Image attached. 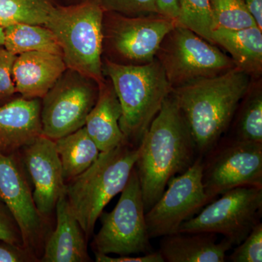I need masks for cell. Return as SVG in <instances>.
<instances>
[{
    "label": "cell",
    "mask_w": 262,
    "mask_h": 262,
    "mask_svg": "<svg viewBox=\"0 0 262 262\" xmlns=\"http://www.w3.org/2000/svg\"><path fill=\"white\" fill-rule=\"evenodd\" d=\"M135 168L146 213L172 179L188 170L198 155L192 136L170 94L141 139Z\"/></svg>",
    "instance_id": "1"
},
{
    "label": "cell",
    "mask_w": 262,
    "mask_h": 262,
    "mask_svg": "<svg viewBox=\"0 0 262 262\" xmlns=\"http://www.w3.org/2000/svg\"><path fill=\"white\" fill-rule=\"evenodd\" d=\"M251 77L235 67L172 89L170 94L187 122L198 156L209 152L229 130L251 88Z\"/></svg>",
    "instance_id": "2"
},
{
    "label": "cell",
    "mask_w": 262,
    "mask_h": 262,
    "mask_svg": "<svg viewBox=\"0 0 262 262\" xmlns=\"http://www.w3.org/2000/svg\"><path fill=\"white\" fill-rule=\"evenodd\" d=\"M102 72L116 93L122 108L120 127L125 140L139 146L172 89L155 58L143 65H124L102 58Z\"/></svg>",
    "instance_id": "3"
},
{
    "label": "cell",
    "mask_w": 262,
    "mask_h": 262,
    "mask_svg": "<svg viewBox=\"0 0 262 262\" xmlns=\"http://www.w3.org/2000/svg\"><path fill=\"white\" fill-rule=\"evenodd\" d=\"M138 157V146L123 143L100 153L89 168L66 184L71 210L88 241L105 207L126 186Z\"/></svg>",
    "instance_id": "4"
},
{
    "label": "cell",
    "mask_w": 262,
    "mask_h": 262,
    "mask_svg": "<svg viewBox=\"0 0 262 262\" xmlns=\"http://www.w3.org/2000/svg\"><path fill=\"white\" fill-rule=\"evenodd\" d=\"M103 11L93 0L56 5L44 26L61 45L68 69L97 82H105L102 72Z\"/></svg>",
    "instance_id": "5"
},
{
    "label": "cell",
    "mask_w": 262,
    "mask_h": 262,
    "mask_svg": "<svg viewBox=\"0 0 262 262\" xmlns=\"http://www.w3.org/2000/svg\"><path fill=\"white\" fill-rule=\"evenodd\" d=\"M155 58L172 89L222 75L236 67L232 58L215 44L179 25L164 37Z\"/></svg>",
    "instance_id": "6"
},
{
    "label": "cell",
    "mask_w": 262,
    "mask_h": 262,
    "mask_svg": "<svg viewBox=\"0 0 262 262\" xmlns=\"http://www.w3.org/2000/svg\"><path fill=\"white\" fill-rule=\"evenodd\" d=\"M140 182L136 168L113 211L100 215L101 227L91 243L94 253L120 256L154 251L146 227Z\"/></svg>",
    "instance_id": "7"
},
{
    "label": "cell",
    "mask_w": 262,
    "mask_h": 262,
    "mask_svg": "<svg viewBox=\"0 0 262 262\" xmlns=\"http://www.w3.org/2000/svg\"><path fill=\"white\" fill-rule=\"evenodd\" d=\"M178 22L163 15L128 17L104 12L103 54L124 65H143L154 61L164 37Z\"/></svg>",
    "instance_id": "8"
},
{
    "label": "cell",
    "mask_w": 262,
    "mask_h": 262,
    "mask_svg": "<svg viewBox=\"0 0 262 262\" xmlns=\"http://www.w3.org/2000/svg\"><path fill=\"white\" fill-rule=\"evenodd\" d=\"M221 195L184 222L179 232L222 234L232 246L242 243L261 220L262 187H235Z\"/></svg>",
    "instance_id": "9"
},
{
    "label": "cell",
    "mask_w": 262,
    "mask_h": 262,
    "mask_svg": "<svg viewBox=\"0 0 262 262\" xmlns=\"http://www.w3.org/2000/svg\"><path fill=\"white\" fill-rule=\"evenodd\" d=\"M98 91L96 81L67 68L41 99L42 135L56 141L84 127Z\"/></svg>",
    "instance_id": "10"
},
{
    "label": "cell",
    "mask_w": 262,
    "mask_h": 262,
    "mask_svg": "<svg viewBox=\"0 0 262 262\" xmlns=\"http://www.w3.org/2000/svg\"><path fill=\"white\" fill-rule=\"evenodd\" d=\"M203 184L211 202L233 188L262 187V143L222 137L203 157Z\"/></svg>",
    "instance_id": "11"
},
{
    "label": "cell",
    "mask_w": 262,
    "mask_h": 262,
    "mask_svg": "<svg viewBox=\"0 0 262 262\" xmlns=\"http://www.w3.org/2000/svg\"><path fill=\"white\" fill-rule=\"evenodd\" d=\"M211 203L203 184V157L174 177L154 206L145 214L150 238L177 233L184 222L193 218Z\"/></svg>",
    "instance_id": "12"
},
{
    "label": "cell",
    "mask_w": 262,
    "mask_h": 262,
    "mask_svg": "<svg viewBox=\"0 0 262 262\" xmlns=\"http://www.w3.org/2000/svg\"><path fill=\"white\" fill-rule=\"evenodd\" d=\"M0 201L8 208L25 248L40 259L48 234V220L38 211L30 181L18 153L0 154ZM40 261V260H39Z\"/></svg>",
    "instance_id": "13"
},
{
    "label": "cell",
    "mask_w": 262,
    "mask_h": 262,
    "mask_svg": "<svg viewBox=\"0 0 262 262\" xmlns=\"http://www.w3.org/2000/svg\"><path fill=\"white\" fill-rule=\"evenodd\" d=\"M33 186V198L39 213L49 220L57 202L66 192L61 160L55 141L43 135L18 151Z\"/></svg>",
    "instance_id": "14"
},
{
    "label": "cell",
    "mask_w": 262,
    "mask_h": 262,
    "mask_svg": "<svg viewBox=\"0 0 262 262\" xmlns=\"http://www.w3.org/2000/svg\"><path fill=\"white\" fill-rule=\"evenodd\" d=\"M41 99L16 96L0 106V154L18 152L42 135Z\"/></svg>",
    "instance_id": "15"
},
{
    "label": "cell",
    "mask_w": 262,
    "mask_h": 262,
    "mask_svg": "<svg viewBox=\"0 0 262 262\" xmlns=\"http://www.w3.org/2000/svg\"><path fill=\"white\" fill-rule=\"evenodd\" d=\"M67 69L61 55L46 52L19 54L12 69L16 94L28 99H42Z\"/></svg>",
    "instance_id": "16"
},
{
    "label": "cell",
    "mask_w": 262,
    "mask_h": 262,
    "mask_svg": "<svg viewBox=\"0 0 262 262\" xmlns=\"http://www.w3.org/2000/svg\"><path fill=\"white\" fill-rule=\"evenodd\" d=\"M56 226L48 234L40 261L43 262L91 261L82 227L72 213L66 192L56 206Z\"/></svg>",
    "instance_id": "17"
},
{
    "label": "cell",
    "mask_w": 262,
    "mask_h": 262,
    "mask_svg": "<svg viewBox=\"0 0 262 262\" xmlns=\"http://www.w3.org/2000/svg\"><path fill=\"white\" fill-rule=\"evenodd\" d=\"M211 232H177L162 237L159 252L166 262H225L233 246L224 239L217 242Z\"/></svg>",
    "instance_id": "18"
},
{
    "label": "cell",
    "mask_w": 262,
    "mask_h": 262,
    "mask_svg": "<svg viewBox=\"0 0 262 262\" xmlns=\"http://www.w3.org/2000/svg\"><path fill=\"white\" fill-rule=\"evenodd\" d=\"M122 108L113 84L105 80L99 85L97 101L86 119L88 134L101 152L127 142L120 127Z\"/></svg>",
    "instance_id": "19"
},
{
    "label": "cell",
    "mask_w": 262,
    "mask_h": 262,
    "mask_svg": "<svg viewBox=\"0 0 262 262\" xmlns=\"http://www.w3.org/2000/svg\"><path fill=\"white\" fill-rule=\"evenodd\" d=\"M213 44L220 45L231 55L236 67L250 77L262 72V29L257 26L237 30L215 29Z\"/></svg>",
    "instance_id": "20"
},
{
    "label": "cell",
    "mask_w": 262,
    "mask_h": 262,
    "mask_svg": "<svg viewBox=\"0 0 262 262\" xmlns=\"http://www.w3.org/2000/svg\"><path fill=\"white\" fill-rule=\"evenodd\" d=\"M55 144L66 184L89 168L101 153L84 126L57 139Z\"/></svg>",
    "instance_id": "21"
},
{
    "label": "cell",
    "mask_w": 262,
    "mask_h": 262,
    "mask_svg": "<svg viewBox=\"0 0 262 262\" xmlns=\"http://www.w3.org/2000/svg\"><path fill=\"white\" fill-rule=\"evenodd\" d=\"M3 48L14 56L28 52H46L63 56V52L51 29L44 25L16 24L4 29Z\"/></svg>",
    "instance_id": "22"
},
{
    "label": "cell",
    "mask_w": 262,
    "mask_h": 262,
    "mask_svg": "<svg viewBox=\"0 0 262 262\" xmlns=\"http://www.w3.org/2000/svg\"><path fill=\"white\" fill-rule=\"evenodd\" d=\"M56 5L52 0H0V27L22 23L45 25Z\"/></svg>",
    "instance_id": "23"
},
{
    "label": "cell",
    "mask_w": 262,
    "mask_h": 262,
    "mask_svg": "<svg viewBox=\"0 0 262 262\" xmlns=\"http://www.w3.org/2000/svg\"><path fill=\"white\" fill-rule=\"evenodd\" d=\"M236 113L233 138L237 140L262 143V92L261 88L252 89L243 98Z\"/></svg>",
    "instance_id": "24"
},
{
    "label": "cell",
    "mask_w": 262,
    "mask_h": 262,
    "mask_svg": "<svg viewBox=\"0 0 262 262\" xmlns=\"http://www.w3.org/2000/svg\"><path fill=\"white\" fill-rule=\"evenodd\" d=\"M209 5L212 31L237 30L257 26L244 0H209Z\"/></svg>",
    "instance_id": "25"
},
{
    "label": "cell",
    "mask_w": 262,
    "mask_h": 262,
    "mask_svg": "<svg viewBox=\"0 0 262 262\" xmlns=\"http://www.w3.org/2000/svg\"><path fill=\"white\" fill-rule=\"evenodd\" d=\"M178 24L195 32L208 42L212 39V18L209 0H177Z\"/></svg>",
    "instance_id": "26"
},
{
    "label": "cell",
    "mask_w": 262,
    "mask_h": 262,
    "mask_svg": "<svg viewBox=\"0 0 262 262\" xmlns=\"http://www.w3.org/2000/svg\"><path fill=\"white\" fill-rule=\"evenodd\" d=\"M104 12L125 16L160 14L158 0H93ZM161 15V14H160Z\"/></svg>",
    "instance_id": "27"
},
{
    "label": "cell",
    "mask_w": 262,
    "mask_h": 262,
    "mask_svg": "<svg viewBox=\"0 0 262 262\" xmlns=\"http://www.w3.org/2000/svg\"><path fill=\"white\" fill-rule=\"evenodd\" d=\"M227 256L232 262L262 261V224L255 226L247 237Z\"/></svg>",
    "instance_id": "28"
},
{
    "label": "cell",
    "mask_w": 262,
    "mask_h": 262,
    "mask_svg": "<svg viewBox=\"0 0 262 262\" xmlns=\"http://www.w3.org/2000/svg\"><path fill=\"white\" fill-rule=\"evenodd\" d=\"M15 57L4 48H0V106L16 97L12 75Z\"/></svg>",
    "instance_id": "29"
},
{
    "label": "cell",
    "mask_w": 262,
    "mask_h": 262,
    "mask_svg": "<svg viewBox=\"0 0 262 262\" xmlns=\"http://www.w3.org/2000/svg\"><path fill=\"white\" fill-rule=\"evenodd\" d=\"M0 241L25 247L21 232L6 206L0 201Z\"/></svg>",
    "instance_id": "30"
},
{
    "label": "cell",
    "mask_w": 262,
    "mask_h": 262,
    "mask_svg": "<svg viewBox=\"0 0 262 262\" xmlns=\"http://www.w3.org/2000/svg\"><path fill=\"white\" fill-rule=\"evenodd\" d=\"M39 259L25 247L0 241V262H32Z\"/></svg>",
    "instance_id": "31"
},
{
    "label": "cell",
    "mask_w": 262,
    "mask_h": 262,
    "mask_svg": "<svg viewBox=\"0 0 262 262\" xmlns=\"http://www.w3.org/2000/svg\"><path fill=\"white\" fill-rule=\"evenodd\" d=\"M95 259L97 262H165L159 251L145 253L143 256H120V257H111L107 254L94 253Z\"/></svg>",
    "instance_id": "32"
},
{
    "label": "cell",
    "mask_w": 262,
    "mask_h": 262,
    "mask_svg": "<svg viewBox=\"0 0 262 262\" xmlns=\"http://www.w3.org/2000/svg\"><path fill=\"white\" fill-rule=\"evenodd\" d=\"M158 3L160 14L169 18L178 20L179 7L177 0H158Z\"/></svg>",
    "instance_id": "33"
},
{
    "label": "cell",
    "mask_w": 262,
    "mask_h": 262,
    "mask_svg": "<svg viewBox=\"0 0 262 262\" xmlns=\"http://www.w3.org/2000/svg\"><path fill=\"white\" fill-rule=\"evenodd\" d=\"M244 3L258 28L262 29V0H244Z\"/></svg>",
    "instance_id": "34"
},
{
    "label": "cell",
    "mask_w": 262,
    "mask_h": 262,
    "mask_svg": "<svg viewBox=\"0 0 262 262\" xmlns=\"http://www.w3.org/2000/svg\"><path fill=\"white\" fill-rule=\"evenodd\" d=\"M5 41V32L4 28L0 27V48H3L4 46Z\"/></svg>",
    "instance_id": "35"
},
{
    "label": "cell",
    "mask_w": 262,
    "mask_h": 262,
    "mask_svg": "<svg viewBox=\"0 0 262 262\" xmlns=\"http://www.w3.org/2000/svg\"><path fill=\"white\" fill-rule=\"evenodd\" d=\"M68 1H71V2H74V3H80V2L81 1H82V0H68ZM73 3V4H74Z\"/></svg>",
    "instance_id": "36"
}]
</instances>
